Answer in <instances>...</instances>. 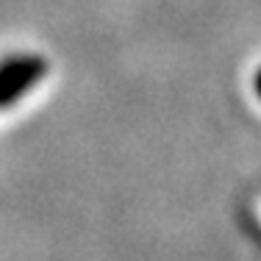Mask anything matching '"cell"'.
<instances>
[{
    "mask_svg": "<svg viewBox=\"0 0 261 261\" xmlns=\"http://www.w3.org/2000/svg\"><path fill=\"white\" fill-rule=\"evenodd\" d=\"M253 86H256V95L261 97V70L256 72V81H253Z\"/></svg>",
    "mask_w": 261,
    "mask_h": 261,
    "instance_id": "cell-2",
    "label": "cell"
},
{
    "mask_svg": "<svg viewBox=\"0 0 261 261\" xmlns=\"http://www.w3.org/2000/svg\"><path fill=\"white\" fill-rule=\"evenodd\" d=\"M47 75V61L36 53H17L0 61V111L14 106Z\"/></svg>",
    "mask_w": 261,
    "mask_h": 261,
    "instance_id": "cell-1",
    "label": "cell"
}]
</instances>
